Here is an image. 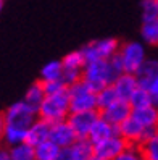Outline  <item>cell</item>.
Instances as JSON below:
<instances>
[{
  "instance_id": "1",
  "label": "cell",
  "mask_w": 158,
  "mask_h": 160,
  "mask_svg": "<svg viewBox=\"0 0 158 160\" xmlns=\"http://www.w3.org/2000/svg\"><path fill=\"white\" fill-rule=\"evenodd\" d=\"M123 73H126L124 67L119 55L116 53L108 60L87 62L84 70H82V81H86L92 89L98 92L102 88L113 84V81Z\"/></svg>"
},
{
  "instance_id": "2",
  "label": "cell",
  "mask_w": 158,
  "mask_h": 160,
  "mask_svg": "<svg viewBox=\"0 0 158 160\" xmlns=\"http://www.w3.org/2000/svg\"><path fill=\"white\" fill-rule=\"evenodd\" d=\"M69 113H71V108H69L68 88L61 92L45 96L44 102L41 103V107L37 108L39 118L49 121V123H58V121L68 120Z\"/></svg>"
},
{
  "instance_id": "3",
  "label": "cell",
  "mask_w": 158,
  "mask_h": 160,
  "mask_svg": "<svg viewBox=\"0 0 158 160\" xmlns=\"http://www.w3.org/2000/svg\"><path fill=\"white\" fill-rule=\"evenodd\" d=\"M68 94H69V108H71V112L98 110L97 91L92 89L86 81L81 79L76 84L69 86Z\"/></svg>"
},
{
  "instance_id": "4",
  "label": "cell",
  "mask_w": 158,
  "mask_h": 160,
  "mask_svg": "<svg viewBox=\"0 0 158 160\" xmlns=\"http://www.w3.org/2000/svg\"><path fill=\"white\" fill-rule=\"evenodd\" d=\"M3 115H5V120H7V126L24 129V131L29 129L31 125L39 118L37 110L34 107H31L29 103H26L24 100L12 103V105L3 112Z\"/></svg>"
},
{
  "instance_id": "5",
  "label": "cell",
  "mask_w": 158,
  "mask_h": 160,
  "mask_svg": "<svg viewBox=\"0 0 158 160\" xmlns=\"http://www.w3.org/2000/svg\"><path fill=\"white\" fill-rule=\"evenodd\" d=\"M119 58L124 67L126 73H132L136 74L137 70L144 65V62L147 60V53H145V47L142 42L137 41H127L124 44H121L119 47Z\"/></svg>"
},
{
  "instance_id": "6",
  "label": "cell",
  "mask_w": 158,
  "mask_h": 160,
  "mask_svg": "<svg viewBox=\"0 0 158 160\" xmlns=\"http://www.w3.org/2000/svg\"><path fill=\"white\" fill-rule=\"evenodd\" d=\"M119 44L113 37H107V39H98L92 41L82 47V53L86 57V62H97V60H108L113 55L119 52Z\"/></svg>"
},
{
  "instance_id": "7",
  "label": "cell",
  "mask_w": 158,
  "mask_h": 160,
  "mask_svg": "<svg viewBox=\"0 0 158 160\" xmlns=\"http://www.w3.org/2000/svg\"><path fill=\"white\" fill-rule=\"evenodd\" d=\"M61 63H63V82L68 88L82 79V70L87 63L82 50H74L66 53Z\"/></svg>"
},
{
  "instance_id": "8",
  "label": "cell",
  "mask_w": 158,
  "mask_h": 160,
  "mask_svg": "<svg viewBox=\"0 0 158 160\" xmlns=\"http://www.w3.org/2000/svg\"><path fill=\"white\" fill-rule=\"evenodd\" d=\"M129 144L121 134H115L94 146V160H113L118 157Z\"/></svg>"
},
{
  "instance_id": "9",
  "label": "cell",
  "mask_w": 158,
  "mask_h": 160,
  "mask_svg": "<svg viewBox=\"0 0 158 160\" xmlns=\"http://www.w3.org/2000/svg\"><path fill=\"white\" fill-rule=\"evenodd\" d=\"M153 131H156V129L144 128L132 115L129 117L127 120H124L123 123L118 126V133L126 139L127 144H134V146H141L144 141L153 133Z\"/></svg>"
},
{
  "instance_id": "10",
  "label": "cell",
  "mask_w": 158,
  "mask_h": 160,
  "mask_svg": "<svg viewBox=\"0 0 158 160\" xmlns=\"http://www.w3.org/2000/svg\"><path fill=\"white\" fill-rule=\"evenodd\" d=\"M100 118L98 110H87V112H71L68 121L73 126L74 133L78 134L79 139H87L92 126L95 125V121Z\"/></svg>"
},
{
  "instance_id": "11",
  "label": "cell",
  "mask_w": 158,
  "mask_h": 160,
  "mask_svg": "<svg viewBox=\"0 0 158 160\" xmlns=\"http://www.w3.org/2000/svg\"><path fill=\"white\" fill-rule=\"evenodd\" d=\"M132 113V107L127 100H123V99H118L116 102H113L110 107L100 110V117L105 118L108 123L115 125L116 128L123 123L124 120H127Z\"/></svg>"
},
{
  "instance_id": "12",
  "label": "cell",
  "mask_w": 158,
  "mask_h": 160,
  "mask_svg": "<svg viewBox=\"0 0 158 160\" xmlns=\"http://www.w3.org/2000/svg\"><path fill=\"white\" fill-rule=\"evenodd\" d=\"M79 138L74 133L73 126L69 125L68 120L58 121V123H52V129H50V141H53L58 147H69L76 142Z\"/></svg>"
},
{
  "instance_id": "13",
  "label": "cell",
  "mask_w": 158,
  "mask_h": 160,
  "mask_svg": "<svg viewBox=\"0 0 158 160\" xmlns=\"http://www.w3.org/2000/svg\"><path fill=\"white\" fill-rule=\"evenodd\" d=\"M113 88L118 94L119 99L127 100L132 97V94L139 89V81L136 78V74L132 73H123L113 81Z\"/></svg>"
},
{
  "instance_id": "14",
  "label": "cell",
  "mask_w": 158,
  "mask_h": 160,
  "mask_svg": "<svg viewBox=\"0 0 158 160\" xmlns=\"http://www.w3.org/2000/svg\"><path fill=\"white\" fill-rule=\"evenodd\" d=\"M50 129H52V123H49V121H45L42 118H37L31 125V128L27 129L26 142L31 144L32 147L45 142V141L50 139Z\"/></svg>"
},
{
  "instance_id": "15",
  "label": "cell",
  "mask_w": 158,
  "mask_h": 160,
  "mask_svg": "<svg viewBox=\"0 0 158 160\" xmlns=\"http://www.w3.org/2000/svg\"><path fill=\"white\" fill-rule=\"evenodd\" d=\"M139 123L147 129H158V105L148 103L145 107L132 108L131 113Z\"/></svg>"
},
{
  "instance_id": "16",
  "label": "cell",
  "mask_w": 158,
  "mask_h": 160,
  "mask_svg": "<svg viewBox=\"0 0 158 160\" xmlns=\"http://www.w3.org/2000/svg\"><path fill=\"white\" fill-rule=\"evenodd\" d=\"M115 134H118V128H116L115 125L108 123L105 118L100 117V118L95 121V125L92 126L87 139L95 146V144H98V142H102V141H105V139L115 136Z\"/></svg>"
},
{
  "instance_id": "17",
  "label": "cell",
  "mask_w": 158,
  "mask_h": 160,
  "mask_svg": "<svg viewBox=\"0 0 158 160\" xmlns=\"http://www.w3.org/2000/svg\"><path fill=\"white\" fill-rule=\"evenodd\" d=\"M156 74H158V58H147L144 62V65L136 73L139 86L145 89L148 86V82H150Z\"/></svg>"
},
{
  "instance_id": "18",
  "label": "cell",
  "mask_w": 158,
  "mask_h": 160,
  "mask_svg": "<svg viewBox=\"0 0 158 160\" xmlns=\"http://www.w3.org/2000/svg\"><path fill=\"white\" fill-rule=\"evenodd\" d=\"M45 96H47V94H45V89H44V82L42 81H37V82H34V84H31V86H29V89H27L26 94H24V99L23 100L37 110V108L41 107V103L44 102Z\"/></svg>"
},
{
  "instance_id": "19",
  "label": "cell",
  "mask_w": 158,
  "mask_h": 160,
  "mask_svg": "<svg viewBox=\"0 0 158 160\" xmlns=\"http://www.w3.org/2000/svg\"><path fill=\"white\" fill-rule=\"evenodd\" d=\"M63 79V63L61 60H52L49 63H45L41 70V81H58Z\"/></svg>"
},
{
  "instance_id": "20",
  "label": "cell",
  "mask_w": 158,
  "mask_h": 160,
  "mask_svg": "<svg viewBox=\"0 0 158 160\" xmlns=\"http://www.w3.org/2000/svg\"><path fill=\"white\" fill-rule=\"evenodd\" d=\"M36 160H57L61 147H58L53 141H45V142L36 146Z\"/></svg>"
},
{
  "instance_id": "21",
  "label": "cell",
  "mask_w": 158,
  "mask_h": 160,
  "mask_svg": "<svg viewBox=\"0 0 158 160\" xmlns=\"http://www.w3.org/2000/svg\"><path fill=\"white\" fill-rule=\"evenodd\" d=\"M8 154L10 160H36V149L27 142L8 147Z\"/></svg>"
},
{
  "instance_id": "22",
  "label": "cell",
  "mask_w": 158,
  "mask_h": 160,
  "mask_svg": "<svg viewBox=\"0 0 158 160\" xmlns=\"http://www.w3.org/2000/svg\"><path fill=\"white\" fill-rule=\"evenodd\" d=\"M139 147L145 160H158V129L153 131Z\"/></svg>"
},
{
  "instance_id": "23",
  "label": "cell",
  "mask_w": 158,
  "mask_h": 160,
  "mask_svg": "<svg viewBox=\"0 0 158 160\" xmlns=\"http://www.w3.org/2000/svg\"><path fill=\"white\" fill-rule=\"evenodd\" d=\"M119 97H118V94L113 88V84H110V86H105V88H102L98 92H97V103H98V112L100 110H103L107 107H110L113 102H116Z\"/></svg>"
},
{
  "instance_id": "24",
  "label": "cell",
  "mask_w": 158,
  "mask_h": 160,
  "mask_svg": "<svg viewBox=\"0 0 158 160\" xmlns=\"http://www.w3.org/2000/svg\"><path fill=\"white\" fill-rule=\"evenodd\" d=\"M141 36L142 41L147 45H158V23L156 21H148V23H142L141 28Z\"/></svg>"
},
{
  "instance_id": "25",
  "label": "cell",
  "mask_w": 158,
  "mask_h": 160,
  "mask_svg": "<svg viewBox=\"0 0 158 160\" xmlns=\"http://www.w3.org/2000/svg\"><path fill=\"white\" fill-rule=\"evenodd\" d=\"M141 12H142V23L156 21L158 20V0H142Z\"/></svg>"
},
{
  "instance_id": "26",
  "label": "cell",
  "mask_w": 158,
  "mask_h": 160,
  "mask_svg": "<svg viewBox=\"0 0 158 160\" xmlns=\"http://www.w3.org/2000/svg\"><path fill=\"white\" fill-rule=\"evenodd\" d=\"M129 103H131L132 108H139V107H145V105L153 103V102H152V97H150V94H148V91L139 86V89L132 94V97L129 99Z\"/></svg>"
},
{
  "instance_id": "27",
  "label": "cell",
  "mask_w": 158,
  "mask_h": 160,
  "mask_svg": "<svg viewBox=\"0 0 158 160\" xmlns=\"http://www.w3.org/2000/svg\"><path fill=\"white\" fill-rule=\"evenodd\" d=\"M113 160H145L144 155H142V150L139 146H134V144H129L121 154L118 157H115Z\"/></svg>"
},
{
  "instance_id": "28",
  "label": "cell",
  "mask_w": 158,
  "mask_h": 160,
  "mask_svg": "<svg viewBox=\"0 0 158 160\" xmlns=\"http://www.w3.org/2000/svg\"><path fill=\"white\" fill-rule=\"evenodd\" d=\"M68 86L63 82V79H58V81H47L44 82V89H45V94H57V92H61L65 91Z\"/></svg>"
},
{
  "instance_id": "29",
  "label": "cell",
  "mask_w": 158,
  "mask_h": 160,
  "mask_svg": "<svg viewBox=\"0 0 158 160\" xmlns=\"http://www.w3.org/2000/svg\"><path fill=\"white\" fill-rule=\"evenodd\" d=\"M148 91V94H150V97H152V102L155 103V105H158V74L156 76L148 82V86L145 88Z\"/></svg>"
},
{
  "instance_id": "30",
  "label": "cell",
  "mask_w": 158,
  "mask_h": 160,
  "mask_svg": "<svg viewBox=\"0 0 158 160\" xmlns=\"http://www.w3.org/2000/svg\"><path fill=\"white\" fill-rule=\"evenodd\" d=\"M5 129H7V120H5V115L3 113H0V141H3Z\"/></svg>"
},
{
  "instance_id": "31",
  "label": "cell",
  "mask_w": 158,
  "mask_h": 160,
  "mask_svg": "<svg viewBox=\"0 0 158 160\" xmlns=\"http://www.w3.org/2000/svg\"><path fill=\"white\" fill-rule=\"evenodd\" d=\"M0 160H10V154H8V149L0 147Z\"/></svg>"
},
{
  "instance_id": "32",
  "label": "cell",
  "mask_w": 158,
  "mask_h": 160,
  "mask_svg": "<svg viewBox=\"0 0 158 160\" xmlns=\"http://www.w3.org/2000/svg\"><path fill=\"white\" fill-rule=\"evenodd\" d=\"M2 8H3V0H0V12H2Z\"/></svg>"
},
{
  "instance_id": "33",
  "label": "cell",
  "mask_w": 158,
  "mask_h": 160,
  "mask_svg": "<svg viewBox=\"0 0 158 160\" xmlns=\"http://www.w3.org/2000/svg\"><path fill=\"white\" fill-rule=\"evenodd\" d=\"M156 23H158V20H156Z\"/></svg>"
}]
</instances>
